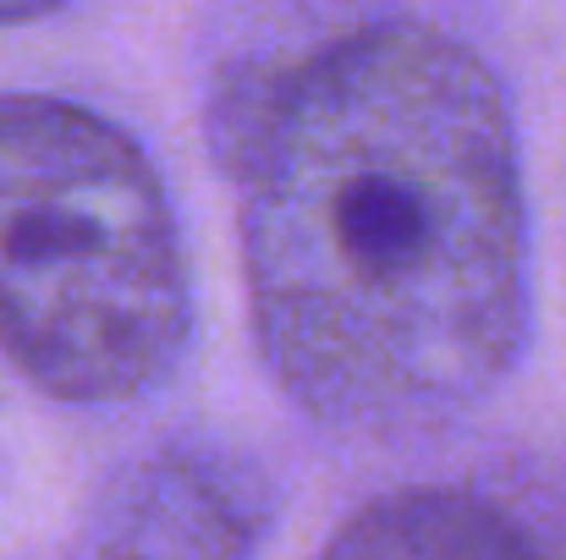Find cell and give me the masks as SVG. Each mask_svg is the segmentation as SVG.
I'll return each instance as SVG.
<instances>
[{
  "instance_id": "obj_5",
  "label": "cell",
  "mask_w": 566,
  "mask_h": 560,
  "mask_svg": "<svg viewBox=\"0 0 566 560\" xmlns=\"http://www.w3.org/2000/svg\"><path fill=\"white\" fill-rule=\"evenodd\" d=\"M61 6L66 0H0V22H33V17H50Z\"/></svg>"
},
{
  "instance_id": "obj_2",
  "label": "cell",
  "mask_w": 566,
  "mask_h": 560,
  "mask_svg": "<svg viewBox=\"0 0 566 560\" xmlns=\"http://www.w3.org/2000/svg\"><path fill=\"white\" fill-rule=\"evenodd\" d=\"M188 264L149 155L105 116L0 94V347L61 401L155 390L188 347Z\"/></svg>"
},
{
  "instance_id": "obj_4",
  "label": "cell",
  "mask_w": 566,
  "mask_h": 560,
  "mask_svg": "<svg viewBox=\"0 0 566 560\" xmlns=\"http://www.w3.org/2000/svg\"><path fill=\"white\" fill-rule=\"evenodd\" d=\"M319 560H539L523 528L462 489H401L342 522Z\"/></svg>"
},
{
  "instance_id": "obj_3",
  "label": "cell",
  "mask_w": 566,
  "mask_h": 560,
  "mask_svg": "<svg viewBox=\"0 0 566 560\" xmlns=\"http://www.w3.org/2000/svg\"><path fill=\"white\" fill-rule=\"evenodd\" d=\"M253 500L242 484L188 451L133 467L99 506L88 560H248Z\"/></svg>"
},
{
  "instance_id": "obj_1",
  "label": "cell",
  "mask_w": 566,
  "mask_h": 560,
  "mask_svg": "<svg viewBox=\"0 0 566 560\" xmlns=\"http://www.w3.org/2000/svg\"><path fill=\"white\" fill-rule=\"evenodd\" d=\"M242 275L281 390L342 434L479 406L528 341V203L495 72L451 33H347L226 99Z\"/></svg>"
}]
</instances>
